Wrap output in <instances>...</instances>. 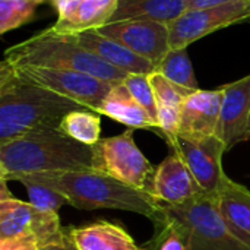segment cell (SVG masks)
<instances>
[{
    "mask_svg": "<svg viewBox=\"0 0 250 250\" xmlns=\"http://www.w3.org/2000/svg\"><path fill=\"white\" fill-rule=\"evenodd\" d=\"M223 89H198L190 94L180 113L177 136L189 142H201L211 136H218L221 117Z\"/></svg>",
    "mask_w": 250,
    "mask_h": 250,
    "instance_id": "12",
    "label": "cell"
},
{
    "mask_svg": "<svg viewBox=\"0 0 250 250\" xmlns=\"http://www.w3.org/2000/svg\"><path fill=\"white\" fill-rule=\"evenodd\" d=\"M48 31V29H47ZM69 38L70 41L79 44L81 47L89 50L95 56H98L101 60L105 63L126 72V73H144V75H151L152 72L157 70L155 64L151 63L149 60L135 54L116 40L101 34L98 29H89V31H82L76 34H69V35H62Z\"/></svg>",
    "mask_w": 250,
    "mask_h": 250,
    "instance_id": "16",
    "label": "cell"
},
{
    "mask_svg": "<svg viewBox=\"0 0 250 250\" xmlns=\"http://www.w3.org/2000/svg\"><path fill=\"white\" fill-rule=\"evenodd\" d=\"M57 21L48 32L69 35L107 25L117 10L119 0H51Z\"/></svg>",
    "mask_w": 250,
    "mask_h": 250,
    "instance_id": "13",
    "label": "cell"
},
{
    "mask_svg": "<svg viewBox=\"0 0 250 250\" xmlns=\"http://www.w3.org/2000/svg\"><path fill=\"white\" fill-rule=\"evenodd\" d=\"M19 183L25 186V189L28 192L29 204L32 207H35L37 209H40V211L59 214V211L63 207L70 205L66 196H63L62 193L53 190L51 188H47L44 185L34 183V182H29V180H21Z\"/></svg>",
    "mask_w": 250,
    "mask_h": 250,
    "instance_id": "26",
    "label": "cell"
},
{
    "mask_svg": "<svg viewBox=\"0 0 250 250\" xmlns=\"http://www.w3.org/2000/svg\"><path fill=\"white\" fill-rule=\"evenodd\" d=\"M123 83L129 88L132 95L138 100V103L148 111L151 119L158 125L157 119V101L149 82V75L144 73H129Z\"/></svg>",
    "mask_w": 250,
    "mask_h": 250,
    "instance_id": "27",
    "label": "cell"
},
{
    "mask_svg": "<svg viewBox=\"0 0 250 250\" xmlns=\"http://www.w3.org/2000/svg\"><path fill=\"white\" fill-rule=\"evenodd\" d=\"M221 89L223 104L218 138L224 142L227 151H230L240 142H245L250 117V75L223 85Z\"/></svg>",
    "mask_w": 250,
    "mask_h": 250,
    "instance_id": "15",
    "label": "cell"
},
{
    "mask_svg": "<svg viewBox=\"0 0 250 250\" xmlns=\"http://www.w3.org/2000/svg\"><path fill=\"white\" fill-rule=\"evenodd\" d=\"M98 31L116 40L135 54L149 60L155 67L171 48L168 25L161 22L122 21L107 23Z\"/></svg>",
    "mask_w": 250,
    "mask_h": 250,
    "instance_id": "10",
    "label": "cell"
},
{
    "mask_svg": "<svg viewBox=\"0 0 250 250\" xmlns=\"http://www.w3.org/2000/svg\"><path fill=\"white\" fill-rule=\"evenodd\" d=\"M246 141H250V117L249 122H248V127H246V133H245V142Z\"/></svg>",
    "mask_w": 250,
    "mask_h": 250,
    "instance_id": "31",
    "label": "cell"
},
{
    "mask_svg": "<svg viewBox=\"0 0 250 250\" xmlns=\"http://www.w3.org/2000/svg\"><path fill=\"white\" fill-rule=\"evenodd\" d=\"M12 67L16 72V75L23 81L53 91L97 113L103 100L113 88V83L110 82L75 70L48 69L38 66Z\"/></svg>",
    "mask_w": 250,
    "mask_h": 250,
    "instance_id": "7",
    "label": "cell"
},
{
    "mask_svg": "<svg viewBox=\"0 0 250 250\" xmlns=\"http://www.w3.org/2000/svg\"><path fill=\"white\" fill-rule=\"evenodd\" d=\"M154 226L155 233L148 243L142 245V250H189L188 233L177 220L163 212Z\"/></svg>",
    "mask_w": 250,
    "mask_h": 250,
    "instance_id": "23",
    "label": "cell"
},
{
    "mask_svg": "<svg viewBox=\"0 0 250 250\" xmlns=\"http://www.w3.org/2000/svg\"><path fill=\"white\" fill-rule=\"evenodd\" d=\"M164 212L186 230L189 250H250L227 226L217 193H201L182 205H164Z\"/></svg>",
    "mask_w": 250,
    "mask_h": 250,
    "instance_id": "5",
    "label": "cell"
},
{
    "mask_svg": "<svg viewBox=\"0 0 250 250\" xmlns=\"http://www.w3.org/2000/svg\"><path fill=\"white\" fill-rule=\"evenodd\" d=\"M32 236L40 248L67 242L59 214L44 212L15 196L0 199V239Z\"/></svg>",
    "mask_w": 250,
    "mask_h": 250,
    "instance_id": "8",
    "label": "cell"
},
{
    "mask_svg": "<svg viewBox=\"0 0 250 250\" xmlns=\"http://www.w3.org/2000/svg\"><path fill=\"white\" fill-rule=\"evenodd\" d=\"M94 168L92 146L59 127H41L0 145V176Z\"/></svg>",
    "mask_w": 250,
    "mask_h": 250,
    "instance_id": "3",
    "label": "cell"
},
{
    "mask_svg": "<svg viewBox=\"0 0 250 250\" xmlns=\"http://www.w3.org/2000/svg\"><path fill=\"white\" fill-rule=\"evenodd\" d=\"M3 60L10 66H38L75 70L100 78L113 85L123 82L129 75L105 63L98 56L69 38L54 35L47 29L9 47L4 51Z\"/></svg>",
    "mask_w": 250,
    "mask_h": 250,
    "instance_id": "4",
    "label": "cell"
},
{
    "mask_svg": "<svg viewBox=\"0 0 250 250\" xmlns=\"http://www.w3.org/2000/svg\"><path fill=\"white\" fill-rule=\"evenodd\" d=\"M149 82L155 95V101H157V108L158 107H173V108H182L185 100L193 94V89L180 86L177 83H174L173 81H170L168 78H166L163 73L160 72H152L149 75Z\"/></svg>",
    "mask_w": 250,
    "mask_h": 250,
    "instance_id": "25",
    "label": "cell"
},
{
    "mask_svg": "<svg viewBox=\"0 0 250 250\" xmlns=\"http://www.w3.org/2000/svg\"><path fill=\"white\" fill-rule=\"evenodd\" d=\"M133 130L127 127L120 135L101 138L92 146L94 168L133 189L152 195L157 167L138 148Z\"/></svg>",
    "mask_w": 250,
    "mask_h": 250,
    "instance_id": "6",
    "label": "cell"
},
{
    "mask_svg": "<svg viewBox=\"0 0 250 250\" xmlns=\"http://www.w3.org/2000/svg\"><path fill=\"white\" fill-rule=\"evenodd\" d=\"M66 236L75 250H142L122 224L107 220L67 226Z\"/></svg>",
    "mask_w": 250,
    "mask_h": 250,
    "instance_id": "17",
    "label": "cell"
},
{
    "mask_svg": "<svg viewBox=\"0 0 250 250\" xmlns=\"http://www.w3.org/2000/svg\"><path fill=\"white\" fill-rule=\"evenodd\" d=\"M217 202L230 230L250 248V189L224 174L217 190Z\"/></svg>",
    "mask_w": 250,
    "mask_h": 250,
    "instance_id": "18",
    "label": "cell"
},
{
    "mask_svg": "<svg viewBox=\"0 0 250 250\" xmlns=\"http://www.w3.org/2000/svg\"><path fill=\"white\" fill-rule=\"evenodd\" d=\"M250 19V1L233 0L215 6L189 9L168 23L171 48H188L192 42L230 25Z\"/></svg>",
    "mask_w": 250,
    "mask_h": 250,
    "instance_id": "9",
    "label": "cell"
},
{
    "mask_svg": "<svg viewBox=\"0 0 250 250\" xmlns=\"http://www.w3.org/2000/svg\"><path fill=\"white\" fill-rule=\"evenodd\" d=\"M204 193L183 158L170 149L168 157L157 166L152 196L163 205H182ZM207 193V192H205Z\"/></svg>",
    "mask_w": 250,
    "mask_h": 250,
    "instance_id": "14",
    "label": "cell"
},
{
    "mask_svg": "<svg viewBox=\"0 0 250 250\" xmlns=\"http://www.w3.org/2000/svg\"><path fill=\"white\" fill-rule=\"evenodd\" d=\"M226 1H233V0H188L189 3V9H199V7H208V6H215V4H221ZM250 1V0H245Z\"/></svg>",
    "mask_w": 250,
    "mask_h": 250,
    "instance_id": "29",
    "label": "cell"
},
{
    "mask_svg": "<svg viewBox=\"0 0 250 250\" xmlns=\"http://www.w3.org/2000/svg\"><path fill=\"white\" fill-rule=\"evenodd\" d=\"M167 145L183 158L204 192L217 193L223 176L226 174L223 155L227 151L224 142L217 135L201 142H189L177 136Z\"/></svg>",
    "mask_w": 250,
    "mask_h": 250,
    "instance_id": "11",
    "label": "cell"
},
{
    "mask_svg": "<svg viewBox=\"0 0 250 250\" xmlns=\"http://www.w3.org/2000/svg\"><path fill=\"white\" fill-rule=\"evenodd\" d=\"M189 10L188 0H119L108 23L122 21H152L171 23Z\"/></svg>",
    "mask_w": 250,
    "mask_h": 250,
    "instance_id": "20",
    "label": "cell"
},
{
    "mask_svg": "<svg viewBox=\"0 0 250 250\" xmlns=\"http://www.w3.org/2000/svg\"><path fill=\"white\" fill-rule=\"evenodd\" d=\"M98 113L127 126L129 129H148L158 133V125L151 119L148 111L138 103L123 82L113 85L111 91L103 100Z\"/></svg>",
    "mask_w": 250,
    "mask_h": 250,
    "instance_id": "19",
    "label": "cell"
},
{
    "mask_svg": "<svg viewBox=\"0 0 250 250\" xmlns=\"http://www.w3.org/2000/svg\"><path fill=\"white\" fill-rule=\"evenodd\" d=\"M59 129L76 142L94 146L101 139V114L88 108L70 111L63 117Z\"/></svg>",
    "mask_w": 250,
    "mask_h": 250,
    "instance_id": "21",
    "label": "cell"
},
{
    "mask_svg": "<svg viewBox=\"0 0 250 250\" xmlns=\"http://www.w3.org/2000/svg\"><path fill=\"white\" fill-rule=\"evenodd\" d=\"M0 250H40V245L32 236L0 239Z\"/></svg>",
    "mask_w": 250,
    "mask_h": 250,
    "instance_id": "28",
    "label": "cell"
},
{
    "mask_svg": "<svg viewBox=\"0 0 250 250\" xmlns=\"http://www.w3.org/2000/svg\"><path fill=\"white\" fill-rule=\"evenodd\" d=\"M6 179L18 183L29 180L51 188L66 196L70 207L78 209L129 211L144 215L152 223H157L164 212V205L152 195L133 189L95 168L13 174Z\"/></svg>",
    "mask_w": 250,
    "mask_h": 250,
    "instance_id": "1",
    "label": "cell"
},
{
    "mask_svg": "<svg viewBox=\"0 0 250 250\" xmlns=\"http://www.w3.org/2000/svg\"><path fill=\"white\" fill-rule=\"evenodd\" d=\"M157 72L163 73L166 78L174 83L198 91L199 83L196 81L193 66L188 53V48H170L164 59L157 66Z\"/></svg>",
    "mask_w": 250,
    "mask_h": 250,
    "instance_id": "22",
    "label": "cell"
},
{
    "mask_svg": "<svg viewBox=\"0 0 250 250\" xmlns=\"http://www.w3.org/2000/svg\"><path fill=\"white\" fill-rule=\"evenodd\" d=\"M82 108L66 97L23 81L1 60L0 145L41 127H59L66 114Z\"/></svg>",
    "mask_w": 250,
    "mask_h": 250,
    "instance_id": "2",
    "label": "cell"
},
{
    "mask_svg": "<svg viewBox=\"0 0 250 250\" xmlns=\"http://www.w3.org/2000/svg\"><path fill=\"white\" fill-rule=\"evenodd\" d=\"M40 250H75V248L70 245V242H64V243H57V245H48V246H42Z\"/></svg>",
    "mask_w": 250,
    "mask_h": 250,
    "instance_id": "30",
    "label": "cell"
},
{
    "mask_svg": "<svg viewBox=\"0 0 250 250\" xmlns=\"http://www.w3.org/2000/svg\"><path fill=\"white\" fill-rule=\"evenodd\" d=\"M50 0H0V34H7L28 22L37 9Z\"/></svg>",
    "mask_w": 250,
    "mask_h": 250,
    "instance_id": "24",
    "label": "cell"
}]
</instances>
